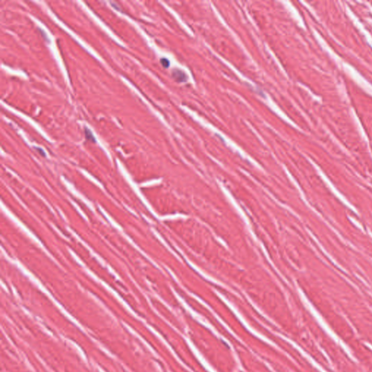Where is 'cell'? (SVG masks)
Listing matches in <instances>:
<instances>
[{
    "label": "cell",
    "instance_id": "1",
    "mask_svg": "<svg viewBox=\"0 0 372 372\" xmlns=\"http://www.w3.org/2000/svg\"><path fill=\"white\" fill-rule=\"evenodd\" d=\"M172 76L177 82H185L187 80L186 73L180 70H174L172 72Z\"/></svg>",
    "mask_w": 372,
    "mask_h": 372
},
{
    "label": "cell",
    "instance_id": "2",
    "mask_svg": "<svg viewBox=\"0 0 372 372\" xmlns=\"http://www.w3.org/2000/svg\"><path fill=\"white\" fill-rule=\"evenodd\" d=\"M84 132H85V137H86L87 140L89 141H91V142H95V141H96L95 140L96 139H95V136H94V135L92 134V131H91L89 129H88V128L86 127L84 129Z\"/></svg>",
    "mask_w": 372,
    "mask_h": 372
},
{
    "label": "cell",
    "instance_id": "3",
    "mask_svg": "<svg viewBox=\"0 0 372 372\" xmlns=\"http://www.w3.org/2000/svg\"><path fill=\"white\" fill-rule=\"evenodd\" d=\"M161 63L164 68H168L170 66V61H169L168 59L167 58H161Z\"/></svg>",
    "mask_w": 372,
    "mask_h": 372
}]
</instances>
